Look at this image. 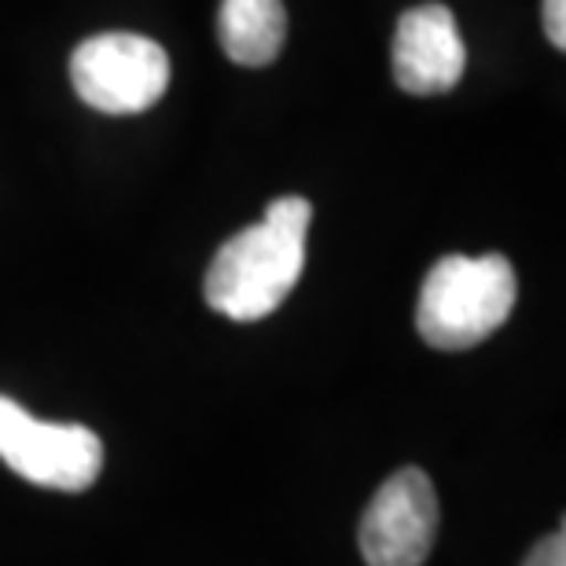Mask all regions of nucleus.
<instances>
[{
  "label": "nucleus",
  "instance_id": "obj_8",
  "mask_svg": "<svg viewBox=\"0 0 566 566\" xmlns=\"http://www.w3.org/2000/svg\"><path fill=\"white\" fill-rule=\"evenodd\" d=\"M523 566H566V537H563V526L556 534H548L545 541H537L534 552L523 559Z\"/></svg>",
  "mask_w": 566,
  "mask_h": 566
},
{
  "label": "nucleus",
  "instance_id": "obj_6",
  "mask_svg": "<svg viewBox=\"0 0 566 566\" xmlns=\"http://www.w3.org/2000/svg\"><path fill=\"white\" fill-rule=\"evenodd\" d=\"M394 82L412 96L449 93L468 71V49L446 4L409 8L394 30Z\"/></svg>",
  "mask_w": 566,
  "mask_h": 566
},
{
  "label": "nucleus",
  "instance_id": "obj_5",
  "mask_svg": "<svg viewBox=\"0 0 566 566\" xmlns=\"http://www.w3.org/2000/svg\"><path fill=\"white\" fill-rule=\"evenodd\" d=\"M360 556L368 566H423L438 541V493L420 468L394 471L360 518Z\"/></svg>",
  "mask_w": 566,
  "mask_h": 566
},
{
  "label": "nucleus",
  "instance_id": "obj_9",
  "mask_svg": "<svg viewBox=\"0 0 566 566\" xmlns=\"http://www.w3.org/2000/svg\"><path fill=\"white\" fill-rule=\"evenodd\" d=\"M545 33L556 49H566V0H545Z\"/></svg>",
  "mask_w": 566,
  "mask_h": 566
},
{
  "label": "nucleus",
  "instance_id": "obj_4",
  "mask_svg": "<svg viewBox=\"0 0 566 566\" xmlns=\"http://www.w3.org/2000/svg\"><path fill=\"white\" fill-rule=\"evenodd\" d=\"M0 460L44 490L82 493L104 471V441L82 423H41L0 394Z\"/></svg>",
  "mask_w": 566,
  "mask_h": 566
},
{
  "label": "nucleus",
  "instance_id": "obj_2",
  "mask_svg": "<svg viewBox=\"0 0 566 566\" xmlns=\"http://www.w3.org/2000/svg\"><path fill=\"white\" fill-rule=\"evenodd\" d=\"M518 298L515 269L504 254H446L423 280L416 327L423 343L460 354L485 343L512 316Z\"/></svg>",
  "mask_w": 566,
  "mask_h": 566
},
{
  "label": "nucleus",
  "instance_id": "obj_7",
  "mask_svg": "<svg viewBox=\"0 0 566 566\" xmlns=\"http://www.w3.org/2000/svg\"><path fill=\"white\" fill-rule=\"evenodd\" d=\"M218 41L240 66H269L287 41L283 0H221Z\"/></svg>",
  "mask_w": 566,
  "mask_h": 566
},
{
  "label": "nucleus",
  "instance_id": "obj_1",
  "mask_svg": "<svg viewBox=\"0 0 566 566\" xmlns=\"http://www.w3.org/2000/svg\"><path fill=\"white\" fill-rule=\"evenodd\" d=\"M310 221L313 207L302 196H280L269 202L262 221L221 243L202 283L210 310L240 324L276 313L305 269Z\"/></svg>",
  "mask_w": 566,
  "mask_h": 566
},
{
  "label": "nucleus",
  "instance_id": "obj_3",
  "mask_svg": "<svg viewBox=\"0 0 566 566\" xmlns=\"http://www.w3.org/2000/svg\"><path fill=\"white\" fill-rule=\"evenodd\" d=\"M71 82L99 115H140L169 88V55L144 33H96L74 49Z\"/></svg>",
  "mask_w": 566,
  "mask_h": 566
}]
</instances>
